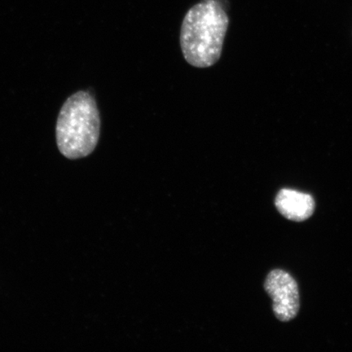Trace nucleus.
Instances as JSON below:
<instances>
[{"instance_id": "obj_1", "label": "nucleus", "mask_w": 352, "mask_h": 352, "mask_svg": "<svg viewBox=\"0 0 352 352\" xmlns=\"http://www.w3.org/2000/svg\"><path fill=\"white\" fill-rule=\"evenodd\" d=\"M230 24L226 8L220 0H201L188 11L180 32L184 58L195 67L212 66L221 56Z\"/></svg>"}, {"instance_id": "obj_2", "label": "nucleus", "mask_w": 352, "mask_h": 352, "mask_svg": "<svg viewBox=\"0 0 352 352\" xmlns=\"http://www.w3.org/2000/svg\"><path fill=\"white\" fill-rule=\"evenodd\" d=\"M100 118L96 100L89 92L78 91L61 108L56 122V143L69 160L85 157L98 145Z\"/></svg>"}, {"instance_id": "obj_3", "label": "nucleus", "mask_w": 352, "mask_h": 352, "mask_svg": "<svg viewBox=\"0 0 352 352\" xmlns=\"http://www.w3.org/2000/svg\"><path fill=\"white\" fill-rule=\"evenodd\" d=\"M264 289L274 305L276 318L283 322H288L296 318L300 301L296 280L287 272L276 270L267 275Z\"/></svg>"}, {"instance_id": "obj_4", "label": "nucleus", "mask_w": 352, "mask_h": 352, "mask_svg": "<svg viewBox=\"0 0 352 352\" xmlns=\"http://www.w3.org/2000/svg\"><path fill=\"white\" fill-rule=\"evenodd\" d=\"M275 206L285 218L302 222L314 214L316 204L314 197L307 193L283 188L277 193Z\"/></svg>"}]
</instances>
